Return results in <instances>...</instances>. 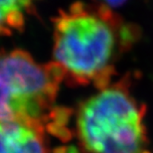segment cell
Masks as SVG:
<instances>
[{"label": "cell", "instance_id": "obj_1", "mask_svg": "<svg viewBox=\"0 0 153 153\" xmlns=\"http://www.w3.org/2000/svg\"><path fill=\"white\" fill-rule=\"evenodd\" d=\"M118 21L103 3L97 7L76 3L54 21V64L64 79L76 85H109L120 40Z\"/></svg>", "mask_w": 153, "mask_h": 153}, {"label": "cell", "instance_id": "obj_2", "mask_svg": "<svg viewBox=\"0 0 153 153\" xmlns=\"http://www.w3.org/2000/svg\"><path fill=\"white\" fill-rule=\"evenodd\" d=\"M144 114L126 85L100 88L79 109V142L87 153H148Z\"/></svg>", "mask_w": 153, "mask_h": 153}, {"label": "cell", "instance_id": "obj_3", "mask_svg": "<svg viewBox=\"0 0 153 153\" xmlns=\"http://www.w3.org/2000/svg\"><path fill=\"white\" fill-rule=\"evenodd\" d=\"M64 79L54 63L40 64L22 50H0V122L43 130L54 114Z\"/></svg>", "mask_w": 153, "mask_h": 153}, {"label": "cell", "instance_id": "obj_4", "mask_svg": "<svg viewBox=\"0 0 153 153\" xmlns=\"http://www.w3.org/2000/svg\"><path fill=\"white\" fill-rule=\"evenodd\" d=\"M0 153H46L43 130L18 122H0Z\"/></svg>", "mask_w": 153, "mask_h": 153}, {"label": "cell", "instance_id": "obj_5", "mask_svg": "<svg viewBox=\"0 0 153 153\" xmlns=\"http://www.w3.org/2000/svg\"><path fill=\"white\" fill-rule=\"evenodd\" d=\"M32 10V2L30 1H0V36H7L21 31L27 15L31 13Z\"/></svg>", "mask_w": 153, "mask_h": 153}]
</instances>
